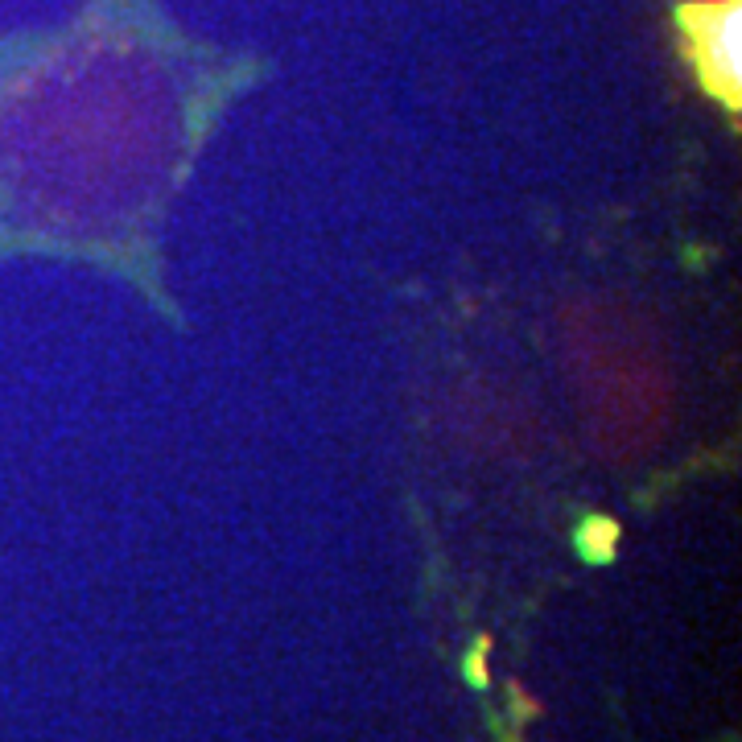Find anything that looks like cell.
Listing matches in <instances>:
<instances>
[{
    "mask_svg": "<svg viewBox=\"0 0 742 742\" xmlns=\"http://www.w3.org/2000/svg\"><path fill=\"white\" fill-rule=\"evenodd\" d=\"M681 25L701 87L738 108V0L685 5Z\"/></svg>",
    "mask_w": 742,
    "mask_h": 742,
    "instance_id": "cell-1",
    "label": "cell"
},
{
    "mask_svg": "<svg viewBox=\"0 0 742 742\" xmlns=\"http://www.w3.org/2000/svg\"><path fill=\"white\" fill-rule=\"evenodd\" d=\"M615 541H619V528L611 520H590L578 532V545L586 561H611L615 557Z\"/></svg>",
    "mask_w": 742,
    "mask_h": 742,
    "instance_id": "cell-2",
    "label": "cell"
},
{
    "mask_svg": "<svg viewBox=\"0 0 742 742\" xmlns=\"http://www.w3.org/2000/svg\"><path fill=\"white\" fill-rule=\"evenodd\" d=\"M466 668H470V681H475V685H483V681H487V677H483V648H479L475 656H470V664H466Z\"/></svg>",
    "mask_w": 742,
    "mask_h": 742,
    "instance_id": "cell-3",
    "label": "cell"
}]
</instances>
